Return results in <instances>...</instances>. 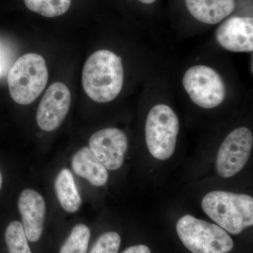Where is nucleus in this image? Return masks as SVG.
Wrapping results in <instances>:
<instances>
[{
  "label": "nucleus",
  "instance_id": "f257e3e1",
  "mask_svg": "<svg viewBox=\"0 0 253 253\" xmlns=\"http://www.w3.org/2000/svg\"><path fill=\"white\" fill-rule=\"evenodd\" d=\"M123 82L122 59L109 50L95 51L84 63L83 89L96 102L107 103L116 99L122 90Z\"/></svg>",
  "mask_w": 253,
  "mask_h": 253
},
{
  "label": "nucleus",
  "instance_id": "f03ea898",
  "mask_svg": "<svg viewBox=\"0 0 253 253\" xmlns=\"http://www.w3.org/2000/svg\"><path fill=\"white\" fill-rule=\"evenodd\" d=\"M201 207L208 217L232 235L253 226V199L249 195L211 191L204 196Z\"/></svg>",
  "mask_w": 253,
  "mask_h": 253
},
{
  "label": "nucleus",
  "instance_id": "7ed1b4c3",
  "mask_svg": "<svg viewBox=\"0 0 253 253\" xmlns=\"http://www.w3.org/2000/svg\"><path fill=\"white\" fill-rule=\"evenodd\" d=\"M48 70L41 55H23L10 69L7 77L11 98L20 105H28L38 99L46 85Z\"/></svg>",
  "mask_w": 253,
  "mask_h": 253
},
{
  "label": "nucleus",
  "instance_id": "20e7f679",
  "mask_svg": "<svg viewBox=\"0 0 253 253\" xmlns=\"http://www.w3.org/2000/svg\"><path fill=\"white\" fill-rule=\"evenodd\" d=\"M176 233L191 253H229L234 249L232 239L217 224L186 214L176 223Z\"/></svg>",
  "mask_w": 253,
  "mask_h": 253
},
{
  "label": "nucleus",
  "instance_id": "39448f33",
  "mask_svg": "<svg viewBox=\"0 0 253 253\" xmlns=\"http://www.w3.org/2000/svg\"><path fill=\"white\" fill-rule=\"evenodd\" d=\"M179 123L177 116L169 106L158 104L148 114L145 136L150 154L155 158L166 161L175 151Z\"/></svg>",
  "mask_w": 253,
  "mask_h": 253
},
{
  "label": "nucleus",
  "instance_id": "423d86ee",
  "mask_svg": "<svg viewBox=\"0 0 253 253\" xmlns=\"http://www.w3.org/2000/svg\"><path fill=\"white\" fill-rule=\"evenodd\" d=\"M183 86L195 104L204 109L219 106L226 96V87L217 71L207 66H194L186 71Z\"/></svg>",
  "mask_w": 253,
  "mask_h": 253
},
{
  "label": "nucleus",
  "instance_id": "0eeeda50",
  "mask_svg": "<svg viewBox=\"0 0 253 253\" xmlns=\"http://www.w3.org/2000/svg\"><path fill=\"white\" fill-rule=\"evenodd\" d=\"M253 146L252 132L247 127L236 128L226 136L218 151L216 170L223 178L236 175L249 161Z\"/></svg>",
  "mask_w": 253,
  "mask_h": 253
},
{
  "label": "nucleus",
  "instance_id": "6e6552de",
  "mask_svg": "<svg viewBox=\"0 0 253 253\" xmlns=\"http://www.w3.org/2000/svg\"><path fill=\"white\" fill-rule=\"evenodd\" d=\"M71 102V91L66 84L62 83L51 84L37 111L36 121L39 127L46 131L59 128L67 116Z\"/></svg>",
  "mask_w": 253,
  "mask_h": 253
},
{
  "label": "nucleus",
  "instance_id": "1a4fd4ad",
  "mask_svg": "<svg viewBox=\"0 0 253 253\" xmlns=\"http://www.w3.org/2000/svg\"><path fill=\"white\" fill-rule=\"evenodd\" d=\"M89 148L109 170L122 167L128 148L126 134L117 128H106L91 135Z\"/></svg>",
  "mask_w": 253,
  "mask_h": 253
},
{
  "label": "nucleus",
  "instance_id": "9d476101",
  "mask_svg": "<svg viewBox=\"0 0 253 253\" xmlns=\"http://www.w3.org/2000/svg\"><path fill=\"white\" fill-rule=\"evenodd\" d=\"M18 207L22 217V225L28 241L41 239L45 220L46 204L42 196L36 190H23L20 194Z\"/></svg>",
  "mask_w": 253,
  "mask_h": 253
},
{
  "label": "nucleus",
  "instance_id": "9b49d317",
  "mask_svg": "<svg viewBox=\"0 0 253 253\" xmlns=\"http://www.w3.org/2000/svg\"><path fill=\"white\" fill-rule=\"evenodd\" d=\"M219 45L234 52L253 50V19L234 16L221 23L216 32Z\"/></svg>",
  "mask_w": 253,
  "mask_h": 253
},
{
  "label": "nucleus",
  "instance_id": "f8f14e48",
  "mask_svg": "<svg viewBox=\"0 0 253 253\" xmlns=\"http://www.w3.org/2000/svg\"><path fill=\"white\" fill-rule=\"evenodd\" d=\"M71 166L77 175L91 185L102 186L109 180V172L89 147L82 148L73 156Z\"/></svg>",
  "mask_w": 253,
  "mask_h": 253
},
{
  "label": "nucleus",
  "instance_id": "ddd939ff",
  "mask_svg": "<svg viewBox=\"0 0 253 253\" xmlns=\"http://www.w3.org/2000/svg\"><path fill=\"white\" fill-rule=\"evenodd\" d=\"M186 7L198 21L217 24L235 9L234 0H186Z\"/></svg>",
  "mask_w": 253,
  "mask_h": 253
},
{
  "label": "nucleus",
  "instance_id": "4468645a",
  "mask_svg": "<svg viewBox=\"0 0 253 253\" xmlns=\"http://www.w3.org/2000/svg\"><path fill=\"white\" fill-rule=\"evenodd\" d=\"M54 189L63 209L68 212H77L81 206V196L69 169L63 168L60 171L55 179Z\"/></svg>",
  "mask_w": 253,
  "mask_h": 253
},
{
  "label": "nucleus",
  "instance_id": "2eb2a0df",
  "mask_svg": "<svg viewBox=\"0 0 253 253\" xmlns=\"http://www.w3.org/2000/svg\"><path fill=\"white\" fill-rule=\"evenodd\" d=\"M90 236V229L87 226L77 224L63 243L59 253H86Z\"/></svg>",
  "mask_w": 253,
  "mask_h": 253
},
{
  "label": "nucleus",
  "instance_id": "dca6fc26",
  "mask_svg": "<svg viewBox=\"0 0 253 253\" xmlns=\"http://www.w3.org/2000/svg\"><path fill=\"white\" fill-rule=\"evenodd\" d=\"M28 9L48 18L64 14L69 9L71 0H24Z\"/></svg>",
  "mask_w": 253,
  "mask_h": 253
},
{
  "label": "nucleus",
  "instance_id": "f3484780",
  "mask_svg": "<svg viewBox=\"0 0 253 253\" xmlns=\"http://www.w3.org/2000/svg\"><path fill=\"white\" fill-rule=\"evenodd\" d=\"M5 241L9 253H32L22 223L20 221L10 223L5 231Z\"/></svg>",
  "mask_w": 253,
  "mask_h": 253
},
{
  "label": "nucleus",
  "instance_id": "a211bd4d",
  "mask_svg": "<svg viewBox=\"0 0 253 253\" xmlns=\"http://www.w3.org/2000/svg\"><path fill=\"white\" fill-rule=\"evenodd\" d=\"M121 236L116 231H108L99 236L89 253H118Z\"/></svg>",
  "mask_w": 253,
  "mask_h": 253
},
{
  "label": "nucleus",
  "instance_id": "6ab92c4d",
  "mask_svg": "<svg viewBox=\"0 0 253 253\" xmlns=\"http://www.w3.org/2000/svg\"><path fill=\"white\" fill-rule=\"evenodd\" d=\"M122 253H151V250L145 245H136L125 250Z\"/></svg>",
  "mask_w": 253,
  "mask_h": 253
},
{
  "label": "nucleus",
  "instance_id": "aec40b11",
  "mask_svg": "<svg viewBox=\"0 0 253 253\" xmlns=\"http://www.w3.org/2000/svg\"><path fill=\"white\" fill-rule=\"evenodd\" d=\"M141 2L144 3V4H152L155 2L156 0H139Z\"/></svg>",
  "mask_w": 253,
  "mask_h": 253
},
{
  "label": "nucleus",
  "instance_id": "412c9836",
  "mask_svg": "<svg viewBox=\"0 0 253 253\" xmlns=\"http://www.w3.org/2000/svg\"><path fill=\"white\" fill-rule=\"evenodd\" d=\"M1 186H2V176H1V173L0 172V190L1 189Z\"/></svg>",
  "mask_w": 253,
  "mask_h": 253
},
{
  "label": "nucleus",
  "instance_id": "4be33fe9",
  "mask_svg": "<svg viewBox=\"0 0 253 253\" xmlns=\"http://www.w3.org/2000/svg\"><path fill=\"white\" fill-rule=\"evenodd\" d=\"M1 70H2V66H1V58H0V74H1Z\"/></svg>",
  "mask_w": 253,
  "mask_h": 253
}]
</instances>
